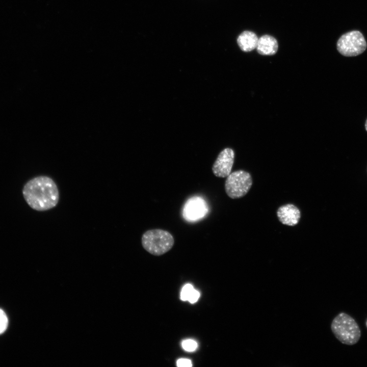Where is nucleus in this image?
<instances>
[{
    "label": "nucleus",
    "instance_id": "1",
    "mask_svg": "<svg viewBox=\"0 0 367 367\" xmlns=\"http://www.w3.org/2000/svg\"><path fill=\"white\" fill-rule=\"evenodd\" d=\"M22 195L27 204L33 209L45 211L55 207L59 200L58 188L54 180L41 175L29 180L24 185Z\"/></svg>",
    "mask_w": 367,
    "mask_h": 367
},
{
    "label": "nucleus",
    "instance_id": "2",
    "mask_svg": "<svg viewBox=\"0 0 367 367\" xmlns=\"http://www.w3.org/2000/svg\"><path fill=\"white\" fill-rule=\"evenodd\" d=\"M331 329L339 341L348 345L356 344L361 336L360 330L355 320L344 312L339 313L333 319Z\"/></svg>",
    "mask_w": 367,
    "mask_h": 367
},
{
    "label": "nucleus",
    "instance_id": "3",
    "mask_svg": "<svg viewBox=\"0 0 367 367\" xmlns=\"http://www.w3.org/2000/svg\"><path fill=\"white\" fill-rule=\"evenodd\" d=\"M144 249L151 254L162 255L169 251L173 246L174 239L168 231L161 229L148 230L141 238Z\"/></svg>",
    "mask_w": 367,
    "mask_h": 367
},
{
    "label": "nucleus",
    "instance_id": "4",
    "mask_svg": "<svg viewBox=\"0 0 367 367\" xmlns=\"http://www.w3.org/2000/svg\"><path fill=\"white\" fill-rule=\"evenodd\" d=\"M225 190L227 195L232 199H238L246 195L252 185L250 174L244 170L231 172L226 177Z\"/></svg>",
    "mask_w": 367,
    "mask_h": 367
},
{
    "label": "nucleus",
    "instance_id": "5",
    "mask_svg": "<svg viewBox=\"0 0 367 367\" xmlns=\"http://www.w3.org/2000/svg\"><path fill=\"white\" fill-rule=\"evenodd\" d=\"M336 46L341 55L353 57L362 54L366 48V43L361 33L353 31L343 35L338 40Z\"/></svg>",
    "mask_w": 367,
    "mask_h": 367
},
{
    "label": "nucleus",
    "instance_id": "6",
    "mask_svg": "<svg viewBox=\"0 0 367 367\" xmlns=\"http://www.w3.org/2000/svg\"><path fill=\"white\" fill-rule=\"evenodd\" d=\"M208 206L201 197L193 196L185 202L182 209L184 218L189 222H194L203 218L208 212Z\"/></svg>",
    "mask_w": 367,
    "mask_h": 367
},
{
    "label": "nucleus",
    "instance_id": "7",
    "mask_svg": "<svg viewBox=\"0 0 367 367\" xmlns=\"http://www.w3.org/2000/svg\"><path fill=\"white\" fill-rule=\"evenodd\" d=\"M234 160V152L231 148L222 150L212 166L214 174L218 177H226L231 173Z\"/></svg>",
    "mask_w": 367,
    "mask_h": 367
},
{
    "label": "nucleus",
    "instance_id": "8",
    "mask_svg": "<svg viewBox=\"0 0 367 367\" xmlns=\"http://www.w3.org/2000/svg\"><path fill=\"white\" fill-rule=\"evenodd\" d=\"M279 221L284 225L293 226L297 225L301 218L299 209L293 204L280 206L277 211Z\"/></svg>",
    "mask_w": 367,
    "mask_h": 367
},
{
    "label": "nucleus",
    "instance_id": "9",
    "mask_svg": "<svg viewBox=\"0 0 367 367\" xmlns=\"http://www.w3.org/2000/svg\"><path fill=\"white\" fill-rule=\"evenodd\" d=\"M278 43L276 39L268 35L260 37L258 40L256 49L261 55H273L278 50Z\"/></svg>",
    "mask_w": 367,
    "mask_h": 367
},
{
    "label": "nucleus",
    "instance_id": "10",
    "mask_svg": "<svg viewBox=\"0 0 367 367\" xmlns=\"http://www.w3.org/2000/svg\"><path fill=\"white\" fill-rule=\"evenodd\" d=\"M258 38L253 32L245 31L237 39V43L242 50L249 52L256 48Z\"/></svg>",
    "mask_w": 367,
    "mask_h": 367
},
{
    "label": "nucleus",
    "instance_id": "11",
    "mask_svg": "<svg viewBox=\"0 0 367 367\" xmlns=\"http://www.w3.org/2000/svg\"><path fill=\"white\" fill-rule=\"evenodd\" d=\"M182 347L186 351L193 352L197 349V344L195 340L189 339L182 342Z\"/></svg>",
    "mask_w": 367,
    "mask_h": 367
},
{
    "label": "nucleus",
    "instance_id": "12",
    "mask_svg": "<svg viewBox=\"0 0 367 367\" xmlns=\"http://www.w3.org/2000/svg\"><path fill=\"white\" fill-rule=\"evenodd\" d=\"M193 290L194 287L191 284H186L181 290L180 299L182 301H188V298Z\"/></svg>",
    "mask_w": 367,
    "mask_h": 367
},
{
    "label": "nucleus",
    "instance_id": "13",
    "mask_svg": "<svg viewBox=\"0 0 367 367\" xmlns=\"http://www.w3.org/2000/svg\"><path fill=\"white\" fill-rule=\"evenodd\" d=\"M8 320L5 312L0 309V334L3 333L7 329Z\"/></svg>",
    "mask_w": 367,
    "mask_h": 367
},
{
    "label": "nucleus",
    "instance_id": "14",
    "mask_svg": "<svg viewBox=\"0 0 367 367\" xmlns=\"http://www.w3.org/2000/svg\"><path fill=\"white\" fill-rule=\"evenodd\" d=\"M200 296V293L197 290H194L190 295L188 301L191 303H194L197 301Z\"/></svg>",
    "mask_w": 367,
    "mask_h": 367
},
{
    "label": "nucleus",
    "instance_id": "15",
    "mask_svg": "<svg viewBox=\"0 0 367 367\" xmlns=\"http://www.w3.org/2000/svg\"><path fill=\"white\" fill-rule=\"evenodd\" d=\"M177 365L178 367H191L192 366V363L190 359L180 358L177 361Z\"/></svg>",
    "mask_w": 367,
    "mask_h": 367
},
{
    "label": "nucleus",
    "instance_id": "16",
    "mask_svg": "<svg viewBox=\"0 0 367 367\" xmlns=\"http://www.w3.org/2000/svg\"><path fill=\"white\" fill-rule=\"evenodd\" d=\"M365 128L366 130L367 131V119L366 120L365 123Z\"/></svg>",
    "mask_w": 367,
    "mask_h": 367
},
{
    "label": "nucleus",
    "instance_id": "17",
    "mask_svg": "<svg viewBox=\"0 0 367 367\" xmlns=\"http://www.w3.org/2000/svg\"><path fill=\"white\" fill-rule=\"evenodd\" d=\"M365 324H366V327H367V320H366V321Z\"/></svg>",
    "mask_w": 367,
    "mask_h": 367
}]
</instances>
